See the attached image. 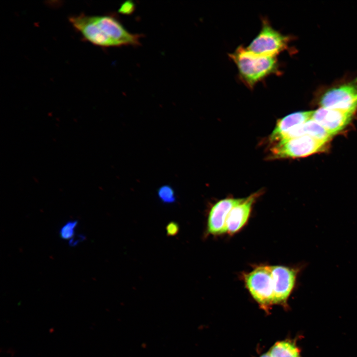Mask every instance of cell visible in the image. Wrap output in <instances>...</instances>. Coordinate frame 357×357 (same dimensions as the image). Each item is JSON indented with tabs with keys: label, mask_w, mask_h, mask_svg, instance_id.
<instances>
[{
	"label": "cell",
	"mask_w": 357,
	"mask_h": 357,
	"mask_svg": "<svg viewBox=\"0 0 357 357\" xmlns=\"http://www.w3.org/2000/svg\"><path fill=\"white\" fill-rule=\"evenodd\" d=\"M236 64L242 81L252 88L267 76L279 71L276 57L258 55L240 46L230 54Z\"/></svg>",
	"instance_id": "6da1fadb"
},
{
	"label": "cell",
	"mask_w": 357,
	"mask_h": 357,
	"mask_svg": "<svg viewBox=\"0 0 357 357\" xmlns=\"http://www.w3.org/2000/svg\"><path fill=\"white\" fill-rule=\"evenodd\" d=\"M327 142L304 135L280 141L270 149V158L303 157L321 151Z\"/></svg>",
	"instance_id": "7a4b0ae2"
},
{
	"label": "cell",
	"mask_w": 357,
	"mask_h": 357,
	"mask_svg": "<svg viewBox=\"0 0 357 357\" xmlns=\"http://www.w3.org/2000/svg\"><path fill=\"white\" fill-rule=\"evenodd\" d=\"M243 280L251 295L262 307L266 309L273 304L274 291L271 266H257L250 272L244 274Z\"/></svg>",
	"instance_id": "3957f363"
},
{
	"label": "cell",
	"mask_w": 357,
	"mask_h": 357,
	"mask_svg": "<svg viewBox=\"0 0 357 357\" xmlns=\"http://www.w3.org/2000/svg\"><path fill=\"white\" fill-rule=\"evenodd\" d=\"M290 37L273 28L266 20H263L261 29L246 49L255 54L276 57L286 50Z\"/></svg>",
	"instance_id": "277c9868"
},
{
	"label": "cell",
	"mask_w": 357,
	"mask_h": 357,
	"mask_svg": "<svg viewBox=\"0 0 357 357\" xmlns=\"http://www.w3.org/2000/svg\"><path fill=\"white\" fill-rule=\"evenodd\" d=\"M320 104L328 109H357V84L348 83L330 89L322 96Z\"/></svg>",
	"instance_id": "5b68a950"
},
{
	"label": "cell",
	"mask_w": 357,
	"mask_h": 357,
	"mask_svg": "<svg viewBox=\"0 0 357 357\" xmlns=\"http://www.w3.org/2000/svg\"><path fill=\"white\" fill-rule=\"evenodd\" d=\"M95 19L102 32L111 39L116 46H138L141 35L127 31L122 24L111 15H95Z\"/></svg>",
	"instance_id": "8992f818"
},
{
	"label": "cell",
	"mask_w": 357,
	"mask_h": 357,
	"mask_svg": "<svg viewBox=\"0 0 357 357\" xmlns=\"http://www.w3.org/2000/svg\"><path fill=\"white\" fill-rule=\"evenodd\" d=\"M356 110L357 109L341 110L320 107L314 111L312 119L334 136L349 123Z\"/></svg>",
	"instance_id": "52a82bcc"
},
{
	"label": "cell",
	"mask_w": 357,
	"mask_h": 357,
	"mask_svg": "<svg viewBox=\"0 0 357 357\" xmlns=\"http://www.w3.org/2000/svg\"><path fill=\"white\" fill-rule=\"evenodd\" d=\"M273 304L285 305L295 286L297 271L283 266H272Z\"/></svg>",
	"instance_id": "ba28073f"
},
{
	"label": "cell",
	"mask_w": 357,
	"mask_h": 357,
	"mask_svg": "<svg viewBox=\"0 0 357 357\" xmlns=\"http://www.w3.org/2000/svg\"><path fill=\"white\" fill-rule=\"evenodd\" d=\"M243 198H227L219 200L211 208L207 222V234L218 235L226 233L227 217L232 209Z\"/></svg>",
	"instance_id": "9c48e42d"
},
{
	"label": "cell",
	"mask_w": 357,
	"mask_h": 357,
	"mask_svg": "<svg viewBox=\"0 0 357 357\" xmlns=\"http://www.w3.org/2000/svg\"><path fill=\"white\" fill-rule=\"evenodd\" d=\"M261 193L255 192L235 205L227 219L226 233L233 234L239 231L247 222L252 205Z\"/></svg>",
	"instance_id": "30bf717a"
},
{
	"label": "cell",
	"mask_w": 357,
	"mask_h": 357,
	"mask_svg": "<svg viewBox=\"0 0 357 357\" xmlns=\"http://www.w3.org/2000/svg\"><path fill=\"white\" fill-rule=\"evenodd\" d=\"M314 111L293 113L277 120L270 136L272 142H279L293 129L312 119Z\"/></svg>",
	"instance_id": "8fae6325"
},
{
	"label": "cell",
	"mask_w": 357,
	"mask_h": 357,
	"mask_svg": "<svg viewBox=\"0 0 357 357\" xmlns=\"http://www.w3.org/2000/svg\"><path fill=\"white\" fill-rule=\"evenodd\" d=\"M308 135L328 142L333 136L320 124L312 119L291 130L282 140Z\"/></svg>",
	"instance_id": "7c38bea8"
},
{
	"label": "cell",
	"mask_w": 357,
	"mask_h": 357,
	"mask_svg": "<svg viewBox=\"0 0 357 357\" xmlns=\"http://www.w3.org/2000/svg\"><path fill=\"white\" fill-rule=\"evenodd\" d=\"M268 352L271 357H301L300 350L296 343L291 340L277 342Z\"/></svg>",
	"instance_id": "4fadbf2b"
},
{
	"label": "cell",
	"mask_w": 357,
	"mask_h": 357,
	"mask_svg": "<svg viewBox=\"0 0 357 357\" xmlns=\"http://www.w3.org/2000/svg\"><path fill=\"white\" fill-rule=\"evenodd\" d=\"M77 224L76 220H70L65 223L60 229V237L63 239L69 240L74 238Z\"/></svg>",
	"instance_id": "5bb4252c"
},
{
	"label": "cell",
	"mask_w": 357,
	"mask_h": 357,
	"mask_svg": "<svg viewBox=\"0 0 357 357\" xmlns=\"http://www.w3.org/2000/svg\"><path fill=\"white\" fill-rule=\"evenodd\" d=\"M159 195L160 198L165 202H171L175 200L174 191L169 186L162 187L159 190Z\"/></svg>",
	"instance_id": "9a60e30c"
},
{
	"label": "cell",
	"mask_w": 357,
	"mask_h": 357,
	"mask_svg": "<svg viewBox=\"0 0 357 357\" xmlns=\"http://www.w3.org/2000/svg\"><path fill=\"white\" fill-rule=\"evenodd\" d=\"M135 5L131 1L123 3L119 9V12L124 14H130L134 10Z\"/></svg>",
	"instance_id": "2e32d148"
},
{
	"label": "cell",
	"mask_w": 357,
	"mask_h": 357,
	"mask_svg": "<svg viewBox=\"0 0 357 357\" xmlns=\"http://www.w3.org/2000/svg\"><path fill=\"white\" fill-rule=\"evenodd\" d=\"M178 232V226L175 222L170 223L167 226V233L169 236H175Z\"/></svg>",
	"instance_id": "e0dca14e"
},
{
	"label": "cell",
	"mask_w": 357,
	"mask_h": 357,
	"mask_svg": "<svg viewBox=\"0 0 357 357\" xmlns=\"http://www.w3.org/2000/svg\"><path fill=\"white\" fill-rule=\"evenodd\" d=\"M85 238V237L83 235H79L69 240V244L71 246H76L80 242L83 241Z\"/></svg>",
	"instance_id": "ac0fdd59"
},
{
	"label": "cell",
	"mask_w": 357,
	"mask_h": 357,
	"mask_svg": "<svg viewBox=\"0 0 357 357\" xmlns=\"http://www.w3.org/2000/svg\"><path fill=\"white\" fill-rule=\"evenodd\" d=\"M260 357H271L269 353L267 352L261 355Z\"/></svg>",
	"instance_id": "d6986e66"
}]
</instances>
